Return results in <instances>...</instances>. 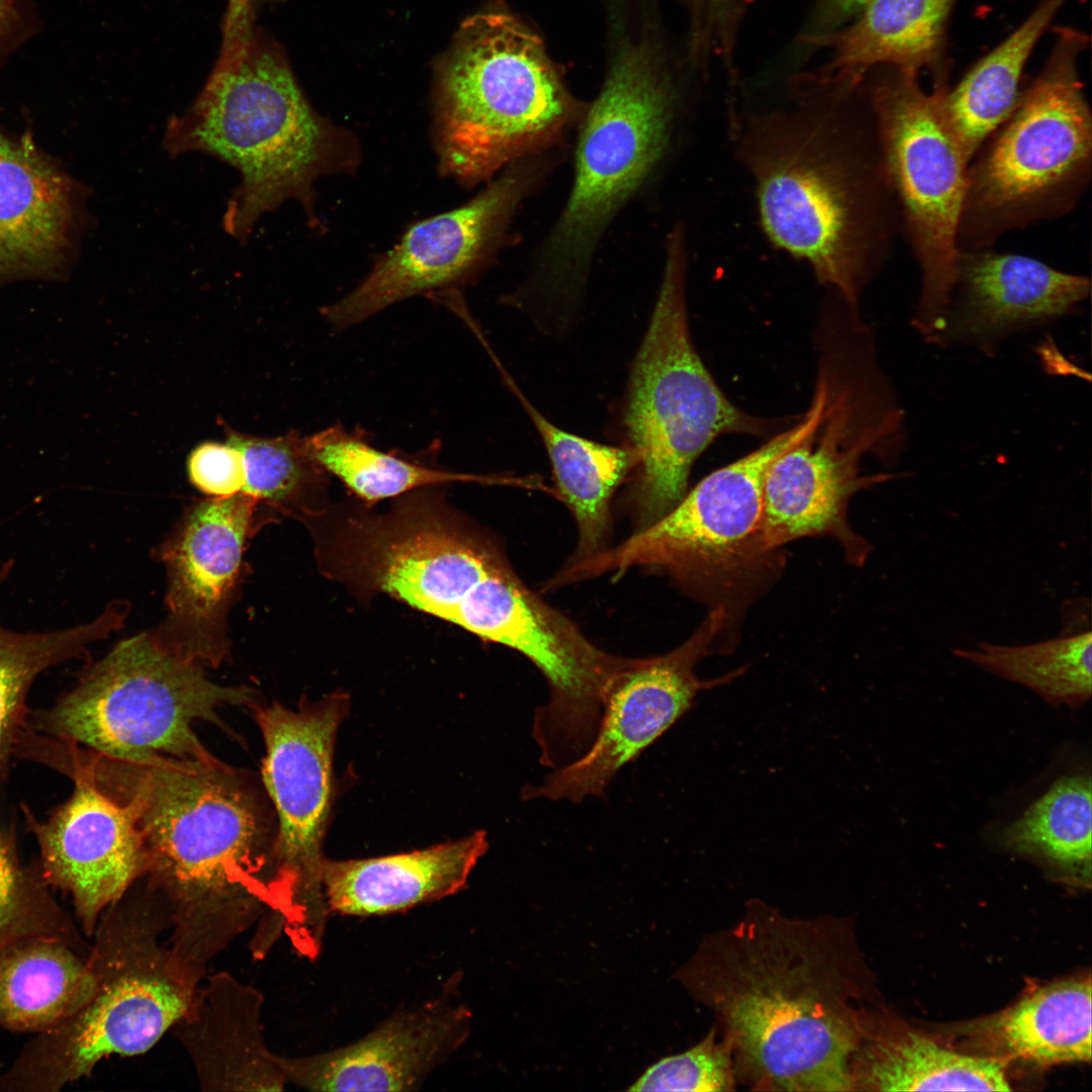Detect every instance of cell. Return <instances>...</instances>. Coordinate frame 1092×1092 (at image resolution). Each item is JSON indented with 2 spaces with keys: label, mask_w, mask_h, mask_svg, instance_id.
Segmentation results:
<instances>
[{
  "label": "cell",
  "mask_w": 1092,
  "mask_h": 1092,
  "mask_svg": "<svg viewBox=\"0 0 1092 1092\" xmlns=\"http://www.w3.org/2000/svg\"><path fill=\"white\" fill-rule=\"evenodd\" d=\"M674 979L728 1044L737 1085L852 1091L853 1055L869 1020L848 917H797L759 898L704 936Z\"/></svg>",
  "instance_id": "6da1fadb"
},
{
  "label": "cell",
  "mask_w": 1092,
  "mask_h": 1092,
  "mask_svg": "<svg viewBox=\"0 0 1092 1092\" xmlns=\"http://www.w3.org/2000/svg\"><path fill=\"white\" fill-rule=\"evenodd\" d=\"M98 786L140 833L149 888L162 901L169 942L204 966L256 922L283 927L274 883L275 829L249 778L214 756L121 760L90 752Z\"/></svg>",
  "instance_id": "7a4b0ae2"
},
{
  "label": "cell",
  "mask_w": 1092,
  "mask_h": 1092,
  "mask_svg": "<svg viewBox=\"0 0 1092 1092\" xmlns=\"http://www.w3.org/2000/svg\"><path fill=\"white\" fill-rule=\"evenodd\" d=\"M827 87L829 97L811 91L797 109L750 117L736 154L769 242L855 308L891 257L899 215L870 104L853 113V88Z\"/></svg>",
  "instance_id": "3957f363"
},
{
  "label": "cell",
  "mask_w": 1092,
  "mask_h": 1092,
  "mask_svg": "<svg viewBox=\"0 0 1092 1092\" xmlns=\"http://www.w3.org/2000/svg\"><path fill=\"white\" fill-rule=\"evenodd\" d=\"M163 147L172 157L202 152L239 171L222 226L241 243L286 200L309 214L315 181L351 170L357 156L353 139L312 110L284 59L255 32L221 49L192 105L169 120Z\"/></svg>",
  "instance_id": "277c9868"
},
{
  "label": "cell",
  "mask_w": 1092,
  "mask_h": 1092,
  "mask_svg": "<svg viewBox=\"0 0 1092 1092\" xmlns=\"http://www.w3.org/2000/svg\"><path fill=\"white\" fill-rule=\"evenodd\" d=\"M576 107L541 39L514 16L467 18L440 66L433 129L440 172L463 186L553 144Z\"/></svg>",
  "instance_id": "5b68a950"
},
{
  "label": "cell",
  "mask_w": 1092,
  "mask_h": 1092,
  "mask_svg": "<svg viewBox=\"0 0 1092 1092\" xmlns=\"http://www.w3.org/2000/svg\"><path fill=\"white\" fill-rule=\"evenodd\" d=\"M1084 36L1061 30L1049 63L968 167L958 250L1070 213L1092 179V114L1077 71Z\"/></svg>",
  "instance_id": "8992f818"
},
{
  "label": "cell",
  "mask_w": 1092,
  "mask_h": 1092,
  "mask_svg": "<svg viewBox=\"0 0 1092 1092\" xmlns=\"http://www.w3.org/2000/svg\"><path fill=\"white\" fill-rule=\"evenodd\" d=\"M322 573L357 597L385 594L454 624L486 577L508 564L493 541L448 503L444 486L378 512L354 497L308 521Z\"/></svg>",
  "instance_id": "52a82bcc"
},
{
  "label": "cell",
  "mask_w": 1092,
  "mask_h": 1092,
  "mask_svg": "<svg viewBox=\"0 0 1092 1092\" xmlns=\"http://www.w3.org/2000/svg\"><path fill=\"white\" fill-rule=\"evenodd\" d=\"M665 250L662 282L632 366L624 412L637 459L632 497L639 529L685 496L693 464L716 438L765 430L762 421L726 397L693 345L681 228L668 236Z\"/></svg>",
  "instance_id": "ba28073f"
},
{
  "label": "cell",
  "mask_w": 1092,
  "mask_h": 1092,
  "mask_svg": "<svg viewBox=\"0 0 1092 1092\" xmlns=\"http://www.w3.org/2000/svg\"><path fill=\"white\" fill-rule=\"evenodd\" d=\"M255 699L252 688L210 680L202 666L168 653L144 632L90 661L74 688L38 714L36 724L65 744H82L108 758L206 759L213 755L195 734L194 723L221 725L220 708L250 707Z\"/></svg>",
  "instance_id": "9c48e42d"
},
{
  "label": "cell",
  "mask_w": 1092,
  "mask_h": 1092,
  "mask_svg": "<svg viewBox=\"0 0 1092 1092\" xmlns=\"http://www.w3.org/2000/svg\"><path fill=\"white\" fill-rule=\"evenodd\" d=\"M670 97L643 52L627 49L616 59L582 120L572 188L541 256L558 291L581 285L609 222L666 154Z\"/></svg>",
  "instance_id": "30bf717a"
},
{
  "label": "cell",
  "mask_w": 1092,
  "mask_h": 1092,
  "mask_svg": "<svg viewBox=\"0 0 1092 1092\" xmlns=\"http://www.w3.org/2000/svg\"><path fill=\"white\" fill-rule=\"evenodd\" d=\"M888 178L920 276L912 326L933 344L949 299L969 160L948 128L940 88L926 93L917 73L901 70L870 96Z\"/></svg>",
  "instance_id": "8fae6325"
},
{
  "label": "cell",
  "mask_w": 1092,
  "mask_h": 1092,
  "mask_svg": "<svg viewBox=\"0 0 1092 1092\" xmlns=\"http://www.w3.org/2000/svg\"><path fill=\"white\" fill-rule=\"evenodd\" d=\"M250 707L265 745L262 782L277 818L271 859L286 934L299 954L314 958L330 914L323 848L334 801V747L350 698L335 692L317 702L302 699L296 710L277 702Z\"/></svg>",
  "instance_id": "7c38bea8"
},
{
  "label": "cell",
  "mask_w": 1092,
  "mask_h": 1092,
  "mask_svg": "<svg viewBox=\"0 0 1092 1092\" xmlns=\"http://www.w3.org/2000/svg\"><path fill=\"white\" fill-rule=\"evenodd\" d=\"M109 907L93 960L96 988L65 1022L60 1053L63 1084L88 1076L104 1058L147 1053L190 1006L202 971L167 945L165 907L149 888Z\"/></svg>",
  "instance_id": "4fadbf2b"
},
{
  "label": "cell",
  "mask_w": 1092,
  "mask_h": 1092,
  "mask_svg": "<svg viewBox=\"0 0 1092 1092\" xmlns=\"http://www.w3.org/2000/svg\"><path fill=\"white\" fill-rule=\"evenodd\" d=\"M454 625L520 652L545 677L549 700L536 709L533 719L543 765L558 769L588 749L608 692L632 658L594 645L532 592L510 564L478 585Z\"/></svg>",
  "instance_id": "5bb4252c"
},
{
  "label": "cell",
  "mask_w": 1092,
  "mask_h": 1092,
  "mask_svg": "<svg viewBox=\"0 0 1092 1092\" xmlns=\"http://www.w3.org/2000/svg\"><path fill=\"white\" fill-rule=\"evenodd\" d=\"M822 408V397L814 396L796 426L707 475L670 511L621 544L572 560L550 584L619 575L635 566L662 567L694 583L720 578L761 558L757 534L768 467L811 430Z\"/></svg>",
  "instance_id": "9a60e30c"
},
{
  "label": "cell",
  "mask_w": 1092,
  "mask_h": 1092,
  "mask_svg": "<svg viewBox=\"0 0 1092 1092\" xmlns=\"http://www.w3.org/2000/svg\"><path fill=\"white\" fill-rule=\"evenodd\" d=\"M251 495L195 503L155 549L168 577L155 642L179 659L218 667L229 655L228 616L247 567L248 540L277 515Z\"/></svg>",
  "instance_id": "2e32d148"
},
{
  "label": "cell",
  "mask_w": 1092,
  "mask_h": 1092,
  "mask_svg": "<svg viewBox=\"0 0 1092 1092\" xmlns=\"http://www.w3.org/2000/svg\"><path fill=\"white\" fill-rule=\"evenodd\" d=\"M531 157L465 204L413 224L353 290L323 308L325 320L343 331L411 296L458 291L493 255L528 194L536 178Z\"/></svg>",
  "instance_id": "e0dca14e"
},
{
  "label": "cell",
  "mask_w": 1092,
  "mask_h": 1092,
  "mask_svg": "<svg viewBox=\"0 0 1092 1092\" xmlns=\"http://www.w3.org/2000/svg\"><path fill=\"white\" fill-rule=\"evenodd\" d=\"M725 620V609L718 607L675 649L659 656L632 658L608 692L588 749L576 760L552 770L542 784L526 785L522 799L579 803L586 797L604 796L625 765L692 709L699 693L725 685L742 672L704 680L696 674V665L708 654Z\"/></svg>",
  "instance_id": "ac0fdd59"
},
{
  "label": "cell",
  "mask_w": 1092,
  "mask_h": 1092,
  "mask_svg": "<svg viewBox=\"0 0 1092 1092\" xmlns=\"http://www.w3.org/2000/svg\"><path fill=\"white\" fill-rule=\"evenodd\" d=\"M866 453H876V443L855 410L841 397L828 399L811 430L768 467L757 534L760 555L800 538L830 535L850 562L862 565L872 548L847 523L849 500L898 476L861 475Z\"/></svg>",
  "instance_id": "d6986e66"
},
{
  "label": "cell",
  "mask_w": 1092,
  "mask_h": 1092,
  "mask_svg": "<svg viewBox=\"0 0 1092 1092\" xmlns=\"http://www.w3.org/2000/svg\"><path fill=\"white\" fill-rule=\"evenodd\" d=\"M72 796L44 822L27 813L44 877L73 897L91 934L99 917L145 874L140 833L128 810L96 783L86 754L69 745Z\"/></svg>",
  "instance_id": "ffe728a7"
},
{
  "label": "cell",
  "mask_w": 1092,
  "mask_h": 1092,
  "mask_svg": "<svg viewBox=\"0 0 1092 1092\" xmlns=\"http://www.w3.org/2000/svg\"><path fill=\"white\" fill-rule=\"evenodd\" d=\"M1090 279L1035 258L993 248L958 250L949 299L936 345L992 355L1008 336L1072 313Z\"/></svg>",
  "instance_id": "44dd1931"
},
{
  "label": "cell",
  "mask_w": 1092,
  "mask_h": 1092,
  "mask_svg": "<svg viewBox=\"0 0 1092 1092\" xmlns=\"http://www.w3.org/2000/svg\"><path fill=\"white\" fill-rule=\"evenodd\" d=\"M470 1022L469 1009L443 995L337 1050L280 1062L287 1085L308 1091H417L464 1043Z\"/></svg>",
  "instance_id": "7402d4cb"
},
{
  "label": "cell",
  "mask_w": 1092,
  "mask_h": 1092,
  "mask_svg": "<svg viewBox=\"0 0 1092 1092\" xmlns=\"http://www.w3.org/2000/svg\"><path fill=\"white\" fill-rule=\"evenodd\" d=\"M82 222L80 187L0 131V284L58 275Z\"/></svg>",
  "instance_id": "603a6c76"
},
{
  "label": "cell",
  "mask_w": 1092,
  "mask_h": 1092,
  "mask_svg": "<svg viewBox=\"0 0 1092 1092\" xmlns=\"http://www.w3.org/2000/svg\"><path fill=\"white\" fill-rule=\"evenodd\" d=\"M258 989L229 972L198 985L172 1027L205 1091H281L287 1083L280 1056L268 1048Z\"/></svg>",
  "instance_id": "cb8c5ba5"
},
{
  "label": "cell",
  "mask_w": 1092,
  "mask_h": 1092,
  "mask_svg": "<svg viewBox=\"0 0 1092 1092\" xmlns=\"http://www.w3.org/2000/svg\"><path fill=\"white\" fill-rule=\"evenodd\" d=\"M488 847L484 830L428 848L331 860L323 867L330 914L355 917L402 912L460 891Z\"/></svg>",
  "instance_id": "d4e9b609"
},
{
  "label": "cell",
  "mask_w": 1092,
  "mask_h": 1092,
  "mask_svg": "<svg viewBox=\"0 0 1092 1092\" xmlns=\"http://www.w3.org/2000/svg\"><path fill=\"white\" fill-rule=\"evenodd\" d=\"M952 0H870L847 28L816 38L833 58L819 84L855 86L872 66L912 71L938 55Z\"/></svg>",
  "instance_id": "484cf974"
},
{
  "label": "cell",
  "mask_w": 1092,
  "mask_h": 1092,
  "mask_svg": "<svg viewBox=\"0 0 1092 1092\" xmlns=\"http://www.w3.org/2000/svg\"><path fill=\"white\" fill-rule=\"evenodd\" d=\"M96 978L64 944L26 939L0 951V1024L17 1031L59 1027L91 999Z\"/></svg>",
  "instance_id": "4316f807"
},
{
  "label": "cell",
  "mask_w": 1092,
  "mask_h": 1092,
  "mask_svg": "<svg viewBox=\"0 0 1092 1092\" xmlns=\"http://www.w3.org/2000/svg\"><path fill=\"white\" fill-rule=\"evenodd\" d=\"M852 1091H1009L1003 1065L947 1050L916 1034L874 1031L870 1022L853 1055Z\"/></svg>",
  "instance_id": "83f0119b"
},
{
  "label": "cell",
  "mask_w": 1092,
  "mask_h": 1092,
  "mask_svg": "<svg viewBox=\"0 0 1092 1092\" xmlns=\"http://www.w3.org/2000/svg\"><path fill=\"white\" fill-rule=\"evenodd\" d=\"M1065 2H1042L953 89H940L943 118L969 162L1014 110L1025 63Z\"/></svg>",
  "instance_id": "f1b7e54d"
},
{
  "label": "cell",
  "mask_w": 1092,
  "mask_h": 1092,
  "mask_svg": "<svg viewBox=\"0 0 1092 1092\" xmlns=\"http://www.w3.org/2000/svg\"><path fill=\"white\" fill-rule=\"evenodd\" d=\"M547 450L559 494L578 529L575 559L604 550L610 529V504L617 487L636 466L628 447L601 444L566 432L522 398Z\"/></svg>",
  "instance_id": "f546056e"
},
{
  "label": "cell",
  "mask_w": 1092,
  "mask_h": 1092,
  "mask_svg": "<svg viewBox=\"0 0 1092 1092\" xmlns=\"http://www.w3.org/2000/svg\"><path fill=\"white\" fill-rule=\"evenodd\" d=\"M1056 637L1021 645L980 642L952 654L1001 678L1019 684L1053 706L1078 708L1092 692V632L1076 604L1066 606Z\"/></svg>",
  "instance_id": "4dcf8cb0"
},
{
  "label": "cell",
  "mask_w": 1092,
  "mask_h": 1092,
  "mask_svg": "<svg viewBox=\"0 0 1092 1092\" xmlns=\"http://www.w3.org/2000/svg\"><path fill=\"white\" fill-rule=\"evenodd\" d=\"M304 445L322 469L368 506L424 487L487 480L440 466L438 445L414 455L382 451L371 443L364 430H348L342 424L304 437Z\"/></svg>",
  "instance_id": "1f68e13d"
},
{
  "label": "cell",
  "mask_w": 1092,
  "mask_h": 1092,
  "mask_svg": "<svg viewBox=\"0 0 1092 1092\" xmlns=\"http://www.w3.org/2000/svg\"><path fill=\"white\" fill-rule=\"evenodd\" d=\"M12 568V559L0 563V586ZM129 608L126 601H112L94 620L54 631L17 632L0 624V766L23 724L34 679L66 661L90 660L88 647L121 628Z\"/></svg>",
  "instance_id": "d6a6232c"
},
{
  "label": "cell",
  "mask_w": 1092,
  "mask_h": 1092,
  "mask_svg": "<svg viewBox=\"0 0 1092 1092\" xmlns=\"http://www.w3.org/2000/svg\"><path fill=\"white\" fill-rule=\"evenodd\" d=\"M1091 981L1042 986L995 1018L992 1028L1012 1056L1037 1065L1089 1062Z\"/></svg>",
  "instance_id": "836d02e7"
},
{
  "label": "cell",
  "mask_w": 1092,
  "mask_h": 1092,
  "mask_svg": "<svg viewBox=\"0 0 1092 1092\" xmlns=\"http://www.w3.org/2000/svg\"><path fill=\"white\" fill-rule=\"evenodd\" d=\"M1091 812L1090 777H1064L1005 828L1003 844L1012 851L1089 877Z\"/></svg>",
  "instance_id": "e575fe53"
},
{
  "label": "cell",
  "mask_w": 1092,
  "mask_h": 1092,
  "mask_svg": "<svg viewBox=\"0 0 1092 1092\" xmlns=\"http://www.w3.org/2000/svg\"><path fill=\"white\" fill-rule=\"evenodd\" d=\"M228 443L244 455L247 481L243 492L276 515L297 520L330 503L329 474L307 454L304 437L297 432L275 438L232 432Z\"/></svg>",
  "instance_id": "d590c367"
},
{
  "label": "cell",
  "mask_w": 1092,
  "mask_h": 1092,
  "mask_svg": "<svg viewBox=\"0 0 1092 1092\" xmlns=\"http://www.w3.org/2000/svg\"><path fill=\"white\" fill-rule=\"evenodd\" d=\"M737 1080L728 1044L713 1024L691 1049L660 1059L628 1091H734Z\"/></svg>",
  "instance_id": "8d00e7d4"
},
{
  "label": "cell",
  "mask_w": 1092,
  "mask_h": 1092,
  "mask_svg": "<svg viewBox=\"0 0 1092 1092\" xmlns=\"http://www.w3.org/2000/svg\"><path fill=\"white\" fill-rule=\"evenodd\" d=\"M187 469L192 484L209 497L241 493L247 481L244 455L229 443L197 446L188 457Z\"/></svg>",
  "instance_id": "74e56055"
},
{
  "label": "cell",
  "mask_w": 1092,
  "mask_h": 1092,
  "mask_svg": "<svg viewBox=\"0 0 1092 1092\" xmlns=\"http://www.w3.org/2000/svg\"><path fill=\"white\" fill-rule=\"evenodd\" d=\"M31 26L25 0H0V58L24 40Z\"/></svg>",
  "instance_id": "f35d334b"
},
{
  "label": "cell",
  "mask_w": 1092,
  "mask_h": 1092,
  "mask_svg": "<svg viewBox=\"0 0 1092 1092\" xmlns=\"http://www.w3.org/2000/svg\"><path fill=\"white\" fill-rule=\"evenodd\" d=\"M19 873L8 839L0 834V929L15 914Z\"/></svg>",
  "instance_id": "ab89813d"
},
{
  "label": "cell",
  "mask_w": 1092,
  "mask_h": 1092,
  "mask_svg": "<svg viewBox=\"0 0 1092 1092\" xmlns=\"http://www.w3.org/2000/svg\"><path fill=\"white\" fill-rule=\"evenodd\" d=\"M253 0H229L223 22L222 46H231L249 37L252 29Z\"/></svg>",
  "instance_id": "60d3db41"
},
{
  "label": "cell",
  "mask_w": 1092,
  "mask_h": 1092,
  "mask_svg": "<svg viewBox=\"0 0 1092 1092\" xmlns=\"http://www.w3.org/2000/svg\"><path fill=\"white\" fill-rule=\"evenodd\" d=\"M870 0H826V8L834 17H845L861 9Z\"/></svg>",
  "instance_id": "b9f144b4"
},
{
  "label": "cell",
  "mask_w": 1092,
  "mask_h": 1092,
  "mask_svg": "<svg viewBox=\"0 0 1092 1092\" xmlns=\"http://www.w3.org/2000/svg\"><path fill=\"white\" fill-rule=\"evenodd\" d=\"M706 7L714 13L722 14L732 9L734 0H704Z\"/></svg>",
  "instance_id": "7bdbcfd3"
}]
</instances>
